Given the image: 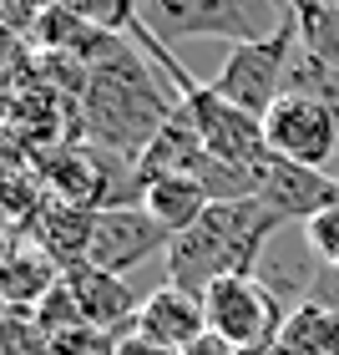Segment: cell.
Returning <instances> with one entry per match:
<instances>
[{"label": "cell", "instance_id": "1", "mask_svg": "<svg viewBox=\"0 0 339 355\" xmlns=\"http://www.w3.org/2000/svg\"><path fill=\"white\" fill-rule=\"evenodd\" d=\"M177 102H183V96L152 76V61L142 56V46L117 36V46H111L96 67H86L82 142L142 163V153L157 142V132L167 127Z\"/></svg>", "mask_w": 339, "mask_h": 355}, {"label": "cell", "instance_id": "2", "mask_svg": "<svg viewBox=\"0 0 339 355\" xmlns=\"http://www.w3.org/2000/svg\"><path fill=\"white\" fill-rule=\"evenodd\" d=\"M279 229L284 223L258 198L213 203L187 234H177L172 249L163 254V284H177V289H187V295H208L218 279L258 274V264H264V254H268Z\"/></svg>", "mask_w": 339, "mask_h": 355}, {"label": "cell", "instance_id": "3", "mask_svg": "<svg viewBox=\"0 0 339 355\" xmlns=\"http://www.w3.org/2000/svg\"><path fill=\"white\" fill-rule=\"evenodd\" d=\"M137 21L163 46L187 36H223L233 46L273 36L288 10L279 0H137Z\"/></svg>", "mask_w": 339, "mask_h": 355}, {"label": "cell", "instance_id": "4", "mask_svg": "<svg viewBox=\"0 0 339 355\" xmlns=\"http://www.w3.org/2000/svg\"><path fill=\"white\" fill-rule=\"evenodd\" d=\"M208 310V335L223 345H233L238 355H268L273 340L284 330V300L258 279V274H233V279H218L203 295Z\"/></svg>", "mask_w": 339, "mask_h": 355}, {"label": "cell", "instance_id": "5", "mask_svg": "<svg viewBox=\"0 0 339 355\" xmlns=\"http://www.w3.org/2000/svg\"><path fill=\"white\" fill-rule=\"evenodd\" d=\"M299 51V26H294V15L273 31V36L264 41H244V46H233L228 61L218 67L213 76V92L218 96H228L233 107H244L248 117L264 122L273 102L284 96V82H288V61H294Z\"/></svg>", "mask_w": 339, "mask_h": 355}, {"label": "cell", "instance_id": "6", "mask_svg": "<svg viewBox=\"0 0 339 355\" xmlns=\"http://www.w3.org/2000/svg\"><path fill=\"white\" fill-rule=\"evenodd\" d=\"M264 142L284 163L324 173V163L339 153V117L329 107L309 102V96H279L273 112L264 117Z\"/></svg>", "mask_w": 339, "mask_h": 355}, {"label": "cell", "instance_id": "7", "mask_svg": "<svg viewBox=\"0 0 339 355\" xmlns=\"http://www.w3.org/2000/svg\"><path fill=\"white\" fill-rule=\"evenodd\" d=\"M167 249H172V234L147 208H102V214H96V229H91L86 264L107 269V274H127V269L147 264Z\"/></svg>", "mask_w": 339, "mask_h": 355}, {"label": "cell", "instance_id": "8", "mask_svg": "<svg viewBox=\"0 0 339 355\" xmlns=\"http://www.w3.org/2000/svg\"><path fill=\"white\" fill-rule=\"evenodd\" d=\"M258 203H264L279 223H309V218L324 214V208H334V203H339V178L319 173V168L284 163V157H273V153H268V163H264V188H258Z\"/></svg>", "mask_w": 339, "mask_h": 355}, {"label": "cell", "instance_id": "9", "mask_svg": "<svg viewBox=\"0 0 339 355\" xmlns=\"http://www.w3.org/2000/svg\"><path fill=\"white\" fill-rule=\"evenodd\" d=\"M61 289L71 295L76 304V315L86 320V325L96 330H111V335H127L137 325V310H142V300L127 289L122 274H107V269H96V264H76L61 274Z\"/></svg>", "mask_w": 339, "mask_h": 355}, {"label": "cell", "instance_id": "10", "mask_svg": "<svg viewBox=\"0 0 339 355\" xmlns=\"http://www.w3.org/2000/svg\"><path fill=\"white\" fill-rule=\"evenodd\" d=\"M137 335H147V340H163L172 350H192L208 335V310H203V295H187V289L177 284H157L147 300H142L137 310Z\"/></svg>", "mask_w": 339, "mask_h": 355}, {"label": "cell", "instance_id": "11", "mask_svg": "<svg viewBox=\"0 0 339 355\" xmlns=\"http://www.w3.org/2000/svg\"><path fill=\"white\" fill-rule=\"evenodd\" d=\"M91 229H96V214H91V208L46 198L41 214L30 218L26 239H36V244L61 264V274H66V269H76V264H86V254H91Z\"/></svg>", "mask_w": 339, "mask_h": 355}, {"label": "cell", "instance_id": "12", "mask_svg": "<svg viewBox=\"0 0 339 355\" xmlns=\"http://www.w3.org/2000/svg\"><path fill=\"white\" fill-rule=\"evenodd\" d=\"M142 208H147V214L177 239V234H187L192 223L213 208V198H208V188L198 183V178L167 173V178H152V183H147V193H142Z\"/></svg>", "mask_w": 339, "mask_h": 355}, {"label": "cell", "instance_id": "13", "mask_svg": "<svg viewBox=\"0 0 339 355\" xmlns=\"http://www.w3.org/2000/svg\"><path fill=\"white\" fill-rule=\"evenodd\" d=\"M56 284H61V264L36 244V239L15 234V249L6 259V304H15V310H36Z\"/></svg>", "mask_w": 339, "mask_h": 355}, {"label": "cell", "instance_id": "14", "mask_svg": "<svg viewBox=\"0 0 339 355\" xmlns=\"http://www.w3.org/2000/svg\"><path fill=\"white\" fill-rule=\"evenodd\" d=\"M268 355H339V315L319 300L294 304Z\"/></svg>", "mask_w": 339, "mask_h": 355}, {"label": "cell", "instance_id": "15", "mask_svg": "<svg viewBox=\"0 0 339 355\" xmlns=\"http://www.w3.org/2000/svg\"><path fill=\"white\" fill-rule=\"evenodd\" d=\"M299 26V46L339 71V6H288Z\"/></svg>", "mask_w": 339, "mask_h": 355}, {"label": "cell", "instance_id": "16", "mask_svg": "<svg viewBox=\"0 0 339 355\" xmlns=\"http://www.w3.org/2000/svg\"><path fill=\"white\" fill-rule=\"evenodd\" d=\"M0 355H51V335L41 330L36 310L6 304V330H0Z\"/></svg>", "mask_w": 339, "mask_h": 355}, {"label": "cell", "instance_id": "17", "mask_svg": "<svg viewBox=\"0 0 339 355\" xmlns=\"http://www.w3.org/2000/svg\"><path fill=\"white\" fill-rule=\"evenodd\" d=\"M117 340L122 335L96 330L86 320H71V325L51 330V355H117Z\"/></svg>", "mask_w": 339, "mask_h": 355}, {"label": "cell", "instance_id": "18", "mask_svg": "<svg viewBox=\"0 0 339 355\" xmlns=\"http://www.w3.org/2000/svg\"><path fill=\"white\" fill-rule=\"evenodd\" d=\"M304 244L319 254V264H324V269H334V264H339V203H334V208H324L319 218L304 223Z\"/></svg>", "mask_w": 339, "mask_h": 355}, {"label": "cell", "instance_id": "19", "mask_svg": "<svg viewBox=\"0 0 339 355\" xmlns=\"http://www.w3.org/2000/svg\"><path fill=\"white\" fill-rule=\"evenodd\" d=\"M117 355H183V350H172V345H163V340H147V335L127 330L122 340H117Z\"/></svg>", "mask_w": 339, "mask_h": 355}, {"label": "cell", "instance_id": "20", "mask_svg": "<svg viewBox=\"0 0 339 355\" xmlns=\"http://www.w3.org/2000/svg\"><path fill=\"white\" fill-rule=\"evenodd\" d=\"M334 274H339V264H334Z\"/></svg>", "mask_w": 339, "mask_h": 355}]
</instances>
